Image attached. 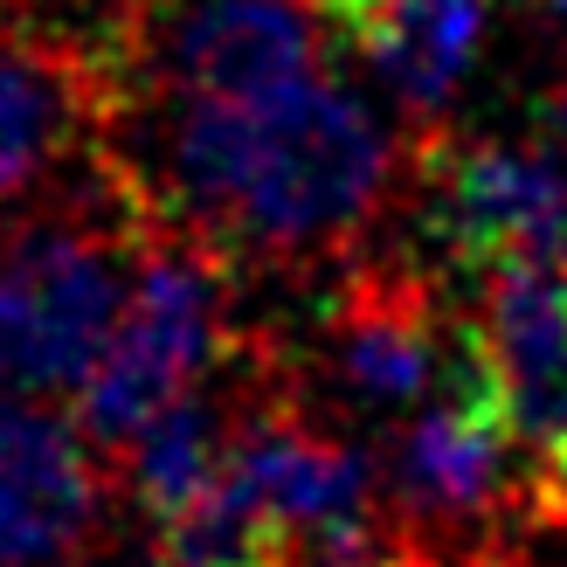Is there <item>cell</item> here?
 <instances>
[{
  "mask_svg": "<svg viewBox=\"0 0 567 567\" xmlns=\"http://www.w3.org/2000/svg\"><path fill=\"white\" fill-rule=\"evenodd\" d=\"M402 567H457V560H422V554H402ZM464 567H513V560H464Z\"/></svg>",
  "mask_w": 567,
  "mask_h": 567,
  "instance_id": "cell-14",
  "label": "cell"
},
{
  "mask_svg": "<svg viewBox=\"0 0 567 567\" xmlns=\"http://www.w3.org/2000/svg\"><path fill=\"white\" fill-rule=\"evenodd\" d=\"M221 347H229V257L202 236L153 221L125 311L104 339L91 381L76 388V415L91 443L125 450L159 409L202 394Z\"/></svg>",
  "mask_w": 567,
  "mask_h": 567,
  "instance_id": "cell-3",
  "label": "cell"
},
{
  "mask_svg": "<svg viewBox=\"0 0 567 567\" xmlns=\"http://www.w3.org/2000/svg\"><path fill=\"white\" fill-rule=\"evenodd\" d=\"M388 83L415 132H436L485 42V0H319Z\"/></svg>",
  "mask_w": 567,
  "mask_h": 567,
  "instance_id": "cell-12",
  "label": "cell"
},
{
  "mask_svg": "<svg viewBox=\"0 0 567 567\" xmlns=\"http://www.w3.org/2000/svg\"><path fill=\"white\" fill-rule=\"evenodd\" d=\"M485 347L498 367L513 430L533 464L567 492V270L533 257L485 277Z\"/></svg>",
  "mask_w": 567,
  "mask_h": 567,
  "instance_id": "cell-11",
  "label": "cell"
},
{
  "mask_svg": "<svg viewBox=\"0 0 567 567\" xmlns=\"http://www.w3.org/2000/svg\"><path fill=\"white\" fill-rule=\"evenodd\" d=\"M8 8H21V0H0V14H8Z\"/></svg>",
  "mask_w": 567,
  "mask_h": 567,
  "instance_id": "cell-18",
  "label": "cell"
},
{
  "mask_svg": "<svg viewBox=\"0 0 567 567\" xmlns=\"http://www.w3.org/2000/svg\"><path fill=\"white\" fill-rule=\"evenodd\" d=\"M519 450H526V436L513 430V409H505L485 326H464L443 388L394 422V436L381 443L374 471H381L388 505L415 533H457V526H477V519H492V513L513 505Z\"/></svg>",
  "mask_w": 567,
  "mask_h": 567,
  "instance_id": "cell-5",
  "label": "cell"
},
{
  "mask_svg": "<svg viewBox=\"0 0 567 567\" xmlns=\"http://www.w3.org/2000/svg\"><path fill=\"white\" fill-rule=\"evenodd\" d=\"M97 526L91 430L0 402V567H63Z\"/></svg>",
  "mask_w": 567,
  "mask_h": 567,
  "instance_id": "cell-10",
  "label": "cell"
},
{
  "mask_svg": "<svg viewBox=\"0 0 567 567\" xmlns=\"http://www.w3.org/2000/svg\"><path fill=\"white\" fill-rule=\"evenodd\" d=\"M270 567H277V560H270Z\"/></svg>",
  "mask_w": 567,
  "mask_h": 567,
  "instance_id": "cell-20",
  "label": "cell"
},
{
  "mask_svg": "<svg viewBox=\"0 0 567 567\" xmlns=\"http://www.w3.org/2000/svg\"><path fill=\"white\" fill-rule=\"evenodd\" d=\"M319 0H118L111 55L125 97L166 91L187 104H277L326 76Z\"/></svg>",
  "mask_w": 567,
  "mask_h": 567,
  "instance_id": "cell-4",
  "label": "cell"
},
{
  "mask_svg": "<svg viewBox=\"0 0 567 567\" xmlns=\"http://www.w3.org/2000/svg\"><path fill=\"white\" fill-rule=\"evenodd\" d=\"M560 270H567V257H560Z\"/></svg>",
  "mask_w": 567,
  "mask_h": 567,
  "instance_id": "cell-19",
  "label": "cell"
},
{
  "mask_svg": "<svg viewBox=\"0 0 567 567\" xmlns=\"http://www.w3.org/2000/svg\"><path fill=\"white\" fill-rule=\"evenodd\" d=\"M402 146L339 76L277 104H174L153 132V174H132L153 221L221 257H332L381 215Z\"/></svg>",
  "mask_w": 567,
  "mask_h": 567,
  "instance_id": "cell-1",
  "label": "cell"
},
{
  "mask_svg": "<svg viewBox=\"0 0 567 567\" xmlns=\"http://www.w3.org/2000/svg\"><path fill=\"white\" fill-rule=\"evenodd\" d=\"M554 132L567 138V76H560V91H554Z\"/></svg>",
  "mask_w": 567,
  "mask_h": 567,
  "instance_id": "cell-15",
  "label": "cell"
},
{
  "mask_svg": "<svg viewBox=\"0 0 567 567\" xmlns=\"http://www.w3.org/2000/svg\"><path fill=\"white\" fill-rule=\"evenodd\" d=\"M229 485L243 505L270 526L277 554H291L326 533L367 526V505L381 492L374 457H360L353 443H339L326 430H311L291 409H257L236 430L229 450Z\"/></svg>",
  "mask_w": 567,
  "mask_h": 567,
  "instance_id": "cell-9",
  "label": "cell"
},
{
  "mask_svg": "<svg viewBox=\"0 0 567 567\" xmlns=\"http://www.w3.org/2000/svg\"><path fill=\"white\" fill-rule=\"evenodd\" d=\"M8 394H14V388H8V360H0V402H8Z\"/></svg>",
  "mask_w": 567,
  "mask_h": 567,
  "instance_id": "cell-16",
  "label": "cell"
},
{
  "mask_svg": "<svg viewBox=\"0 0 567 567\" xmlns=\"http://www.w3.org/2000/svg\"><path fill=\"white\" fill-rule=\"evenodd\" d=\"M236 450V422H221L215 394H187V402L159 409L146 430L132 436V498L166 526L187 505H202Z\"/></svg>",
  "mask_w": 567,
  "mask_h": 567,
  "instance_id": "cell-13",
  "label": "cell"
},
{
  "mask_svg": "<svg viewBox=\"0 0 567 567\" xmlns=\"http://www.w3.org/2000/svg\"><path fill=\"white\" fill-rule=\"evenodd\" d=\"M153 208L118 153L111 174L70 208L35 215L0 249V360L21 402L91 381L125 311V236H146Z\"/></svg>",
  "mask_w": 567,
  "mask_h": 567,
  "instance_id": "cell-2",
  "label": "cell"
},
{
  "mask_svg": "<svg viewBox=\"0 0 567 567\" xmlns=\"http://www.w3.org/2000/svg\"><path fill=\"white\" fill-rule=\"evenodd\" d=\"M464 339V319H450L436 284L394 264H360L319 311L311 367L339 409L353 415H394L422 409L450 374V353Z\"/></svg>",
  "mask_w": 567,
  "mask_h": 567,
  "instance_id": "cell-8",
  "label": "cell"
},
{
  "mask_svg": "<svg viewBox=\"0 0 567 567\" xmlns=\"http://www.w3.org/2000/svg\"><path fill=\"white\" fill-rule=\"evenodd\" d=\"M125 83L97 42L0 28V208L118 159Z\"/></svg>",
  "mask_w": 567,
  "mask_h": 567,
  "instance_id": "cell-6",
  "label": "cell"
},
{
  "mask_svg": "<svg viewBox=\"0 0 567 567\" xmlns=\"http://www.w3.org/2000/svg\"><path fill=\"white\" fill-rule=\"evenodd\" d=\"M547 8H554V14H560V21H567V0H547Z\"/></svg>",
  "mask_w": 567,
  "mask_h": 567,
  "instance_id": "cell-17",
  "label": "cell"
},
{
  "mask_svg": "<svg viewBox=\"0 0 567 567\" xmlns=\"http://www.w3.org/2000/svg\"><path fill=\"white\" fill-rule=\"evenodd\" d=\"M415 187L422 221L450 264L464 270H505L567 257V159L547 146L513 138H450L415 132Z\"/></svg>",
  "mask_w": 567,
  "mask_h": 567,
  "instance_id": "cell-7",
  "label": "cell"
}]
</instances>
